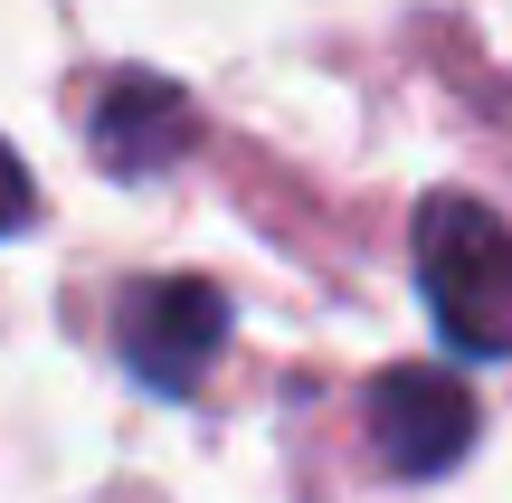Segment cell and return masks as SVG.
<instances>
[{"label":"cell","mask_w":512,"mask_h":503,"mask_svg":"<svg viewBox=\"0 0 512 503\" xmlns=\"http://www.w3.org/2000/svg\"><path fill=\"white\" fill-rule=\"evenodd\" d=\"M408 257H418V295L437 314L446 352L512 361V219L503 209H484L475 190H427Z\"/></svg>","instance_id":"obj_1"},{"label":"cell","mask_w":512,"mask_h":503,"mask_svg":"<svg viewBox=\"0 0 512 503\" xmlns=\"http://www.w3.org/2000/svg\"><path fill=\"white\" fill-rule=\"evenodd\" d=\"M228 342V295L209 276H143L124 285V304H114V352H124V371L143 380V390L162 399H190L209 380V361H219Z\"/></svg>","instance_id":"obj_2"},{"label":"cell","mask_w":512,"mask_h":503,"mask_svg":"<svg viewBox=\"0 0 512 503\" xmlns=\"http://www.w3.org/2000/svg\"><path fill=\"white\" fill-rule=\"evenodd\" d=\"M370 418V456H380L389 475H408V485H437V475H456V456L475 447V390H465L456 371H380L361 399Z\"/></svg>","instance_id":"obj_3"},{"label":"cell","mask_w":512,"mask_h":503,"mask_svg":"<svg viewBox=\"0 0 512 503\" xmlns=\"http://www.w3.org/2000/svg\"><path fill=\"white\" fill-rule=\"evenodd\" d=\"M190 133H200L190 95L171 86V76H152V67H114L105 86L86 95V143H95V162H105L114 181H152V171H171L190 152Z\"/></svg>","instance_id":"obj_4"},{"label":"cell","mask_w":512,"mask_h":503,"mask_svg":"<svg viewBox=\"0 0 512 503\" xmlns=\"http://www.w3.org/2000/svg\"><path fill=\"white\" fill-rule=\"evenodd\" d=\"M29 209H38V181H29V171H19V152L0 143V238H10V228L29 219Z\"/></svg>","instance_id":"obj_5"}]
</instances>
